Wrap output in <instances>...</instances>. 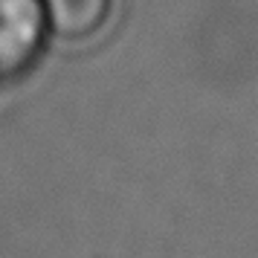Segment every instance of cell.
Listing matches in <instances>:
<instances>
[{
  "instance_id": "6da1fadb",
  "label": "cell",
  "mask_w": 258,
  "mask_h": 258,
  "mask_svg": "<svg viewBox=\"0 0 258 258\" xmlns=\"http://www.w3.org/2000/svg\"><path fill=\"white\" fill-rule=\"evenodd\" d=\"M49 47L44 0H0V90L24 82Z\"/></svg>"
},
{
  "instance_id": "7a4b0ae2",
  "label": "cell",
  "mask_w": 258,
  "mask_h": 258,
  "mask_svg": "<svg viewBox=\"0 0 258 258\" xmlns=\"http://www.w3.org/2000/svg\"><path fill=\"white\" fill-rule=\"evenodd\" d=\"M55 47H82L105 35L122 15V0H44Z\"/></svg>"
}]
</instances>
